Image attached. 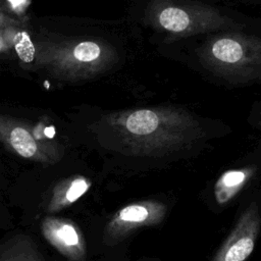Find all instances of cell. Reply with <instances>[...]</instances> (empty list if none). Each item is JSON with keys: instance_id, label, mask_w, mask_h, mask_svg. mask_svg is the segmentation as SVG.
<instances>
[{"instance_id": "2", "label": "cell", "mask_w": 261, "mask_h": 261, "mask_svg": "<svg viewBox=\"0 0 261 261\" xmlns=\"http://www.w3.org/2000/svg\"><path fill=\"white\" fill-rule=\"evenodd\" d=\"M40 65L63 77H85L98 72L109 62L108 47L93 40L48 44L36 50Z\"/></svg>"}, {"instance_id": "13", "label": "cell", "mask_w": 261, "mask_h": 261, "mask_svg": "<svg viewBox=\"0 0 261 261\" xmlns=\"http://www.w3.org/2000/svg\"><path fill=\"white\" fill-rule=\"evenodd\" d=\"M20 30L21 29L19 27L0 29V53L14 48Z\"/></svg>"}, {"instance_id": "9", "label": "cell", "mask_w": 261, "mask_h": 261, "mask_svg": "<svg viewBox=\"0 0 261 261\" xmlns=\"http://www.w3.org/2000/svg\"><path fill=\"white\" fill-rule=\"evenodd\" d=\"M92 181L83 175H72L56 182L49 194L45 211L54 214L71 206L91 188Z\"/></svg>"}, {"instance_id": "10", "label": "cell", "mask_w": 261, "mask_h": 261, "mask_svg": "<svg viewBox=\"0 0 261 261\" xmlns=\"http://www.w3.org/2000/svg\"><path fill=\"white\" fill-rule=\"evenodd\" d=\"M0 261H47L28 234H16L0 244Z\"/></svg>"}, {"instance_id": "5", "label": "cell", "mask_w": 261, "mask_h": 261, "mask_svg": "<svg viewBox=\"0 0 261 261\" xmlns=\"http://www.w3.org/2000/svg\"><path fill=\"white\" fill-rule=\"evenodd\" d=\"M0 140L8 149L24 159L55 163L62 156L57 144L39 138L29 126L3 115H0Z\"/></svg>"}, {"instance_id": "1", "label": "cell", "mask_w": 261, "mask_h": 261, "mask_svg": "<svg viewBox=\"0 0 261 261\" xmlns=\"http://www.w3.org/2000/svg\"><path fill=\"white\" fill-rule=\"evenodd\" d=\"M113 125L127 145L141 154L174 150L187 143L198 129L184 111L170 109H138L112 118Z\"/></svg>"}, {"instance_id": "7", "label": "cell", "mask_w": 261, "mask_h": 261, "mask_svg": "<svg viewBox=\"0 0 261 261\" xmlns=\"http://www.w3.org/2000/svg\"><path fill=\"white\" fill-rule=\"evenodd\" d=\"M156 23L174 35H190L216 28L222 21L214 11L186 7L184 4H168L156 10Z\"/></svg>"}, {"instance_id": "3", "label": "cell", "mask_w": 261, "mask_h": 261, "mask_svg": "<svg viewBox=\"0 0 261 261\" xmlns=\"http://www.w3.org/2000/svg\"><path fill=\"white\" fill-rule=\"evenodd\" d=\"M209 64L220 72L241 77L261 76V41L245 36L213 39L204 50Z\"/></svg>"}, {"instance_id": "14", "label": "cell", "mask_w": 261, "mask_h": 261, "mask_svg": "<svg viewBox=\"0 0 261 261\" xmlns=\"http://www.w3.org/2000/svg\"><path fill=\"white\" fill-rule=\"evenodd\" d=\"M21 24H22V22L20 20H17L15 18L7 15L0 9V29L9 28V27H20Z\"/></svg>"}, {"instance_id": "11", "label": "cell", "mask_w": 261, "mask_h": 261, "mask_svg": "<svg viewBox=\"0 0 261 261\" xmlns=\"http://www.w3.org/2000/svg\"><path fill=\"white\" fill-rule=\"evenodd\" d=\"M255 168L244 167L224 171L214 185V198L219 205L231 201L253 176Z\"/></svg>"}, {"instance_id": "6", "label": "cell", "mask_w": 261, "mask_h": 261, "mask_svg": "<svg viewBox=\"0 0 261 261\" xmlns=\"http://www.w3.org/2000/svg\"><path fill=\"white\" fill-rule=\"evenodd\" d=\"M260 226L259 208L255 202H252L216 251L212 261H245L255 248Z\"/></svg>"}, {"instance_id": "4", "label": "cell", "mask_w": 261, "mask_h": 261, "mask_svg": "<svg viewBox=\"0 0 261 261\" xmlns=\"http://www.w3.org/2000/svg\"><path fill=\"white\" fill-rule=\"evenodd\" d=\"M166 212V205L157 200H143L127 204L117 210L106 223L103 242L108 246L120 243L140 228L161 223Z\"/></svg>"}, {"instance_id": "12", "label": "cell", "mask_w": 261, "mask_h": 261, "mask_svg": "<svg viewBox=\"0 0 261 261\" xmlns=\"http://www.w3.org/2000/svg\"><path fill=\"white\" fill-rule=\"evenodd\" d=\"M17 56L21 61L31 63L36 58V48L34 43L31 41L29 34L24 30H20L16 44L14 46Z\"/></svg>"}, {"instance_id": "8", "label": "cell", "mask_w": 261, "mask_h": 261, "mask_svg": "<svg viewBox=\"0 0 261 261\" xmlns=\"http://www.w3.org/2000/svg\"><path fill=\"white\" fill-rule=\"evenodd\" d=\"M44 239L69 261H84L87 246L84 233L79 225L68 219L47 216L41 222Z\"/></svg>"}]
</instances>
